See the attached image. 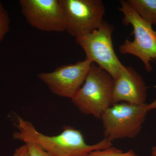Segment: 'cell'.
<instances>
[{
	"instance_id": "1",
	"label": "cell",
	"mask_w": 156,
	"mask_h": 156,
	"mask_svg": "<svg viewBox=\"0 0 156 156\" xmlns=\"http://www.w3.org/2000/svg\"><path fill=\"white\" fill-rule=\"evenodd\" d=\"M18 131L13 134L15 139L22 142L35 143L52 156H87L92 151L112 146L111 140L104 138L92 145L87 144L80 130L69 126L55 136H49L37 130L28 121L17 117Z\"/></svg>"
},
{
	"instance_id": "2",
	"label": "cell",
	"mask_w": 156,
	"mask_h": 156,
	"mask_svg": "<svg viewBox=\"0 0 156 156\" xmlns=\"http://www.w3.org/2000/svg\"><path fill=\"white\" fill-rule=\"evenodd\" d=\"M114 87L111 76L92 63L83 84L71 100L82 113L101 119L104 112L114 104Z\"/></svg>"
},
{
	"instance_id": "3",
	"label": "cell",
	"mask_w": 156,
	"mask_h": 156,
	"mask_svg": "<svg viewBox=\"0 0 156 156\" xmlns=\"http://www.w3.org/2000/svg\"><path fill=\"white\" fill-rule=\"evenodd\" d=\"M156 108L154 102L137 105L126 102L114 104L102 115L105 137L115 139L133 138L141 131L148 112Z\"/></svg>"
},
{
	"instance_id": "4",
	"label": "cell",
	"mask_w": 156,
	"mask_h": 156,
	"mask_svg": "<svg viewBox=\"0 0 156 156\" xmlns=\"http://www.w3.org/2000/svg\"><path fill=\"white\" fill-rule=\"evenodd\" d=\"M119 10L124 15L123 23L131 24L133 27L134 39L126 40L119 48L122 54H131L138 57L142 62L146 70L151 72L153 69L151 62L156 60V36L152 25L139 16L127 1H120Z\"/></svg>"
},
{
	"instance_id": "5",
	"label": "cell",
	"mask_w": 156,
	"mask_h": 156,
	"mask_svg": "<svg viewBox=\"0 0 156 156\" xmlns=\"http://www.w3.org/2000/svg\"><path fill=\"white\" fill-rule=\"evenodd\" d=\"M113 26L103 20L99 27L90 33L76 38V43L83 49L86 58L109 74L118 77L124 65L115 53L112 34Z\"/></svg>"
},
{
	"instance_id": "6",
	"label": "cell",
	"mask_w": 156,
	"mask_h": 156,
	"mask_svg": "<svg viewBox=\"0 0 156 156\" xmlns=\"http://www.w3.org/2000/svg\"><path fill=\"white\" fill-rule=\"evenodd\" d=\"M65 30L76 38L97 29L103 21L105 9L101 0H59Z\"/></svg>"
},
{
	"instance_id": "7",
	"label": "cell",
	"mask_w": 156,
	"mask_h": 156,
	"mask_svg": "<svg viewBox=\"0 0 156 156\" xmlns=\"http://www.w3.org/2000/svg\"><path fill=\"white\" fill-rule=\"evenodd\" d=\"M92 62L86 58L75 64L56 68L51 72L37 75L54 95L72 99L83 84Z\"/></svg>"
},
{
	"instance_id": "8",
	"label": "cell",
	"mask_w": 156,
	"mask_h": 156,
	"mask_svg": "<svg viewBox=\"0 0 156 156\" xmlns=\"http://www.w3.org/2000/svg\"><path fill=\"white\" fill-rule=\"evenodd\" d=\"M19 3L23 15L34 28L46 32L65 31L59 0H20Z\"/></svg>"
},
{
	"instance_id": "9",
	"label": "cell",
	"mask_w": 156,
	"mask_h": 156,
	"mask_svg": "<svg viewBox=\"0 0 156 156\" xmlns=\"http://www.w3.org/2000/svg\"><path fill=\"white\" fill-rule=\"evenodd\" d=\"M147 97V87L142 77L133 68L124 66L114 80V104L121 101L143 104Z\"/></svg>"
},
{
	"instance_id": "10",
	"label": "cell",
	"mask_w": 156,
	"mask_h": 156,
	"mask_svg": "<svg viewBox=\"0 0 156 156\" xmlns=\"http://www.w3.org/2000/svg\"><path fill=\"white\" fill-rule=\"evenodd\" d=\"M128 4L144 20L156 24V0H128Z\"/></svg>"
},
{
	"instance_id": "11",
	"label": "cell",
	"mask_w": 156,
	"mask_h": 156,
	"mask_svg": "<svg viewBox=\"0 0 156 156\" xmlns=\"http://www.w3.org/2000/svg\"><path fill=\"white\" fill-rule=\"evenodd\" d=\"M87 156H138L132 150L126 152L116 147H110L92 151Z\"/></svg>"
},
{
	"instance_id": "12",
	"label": "cell",
	"mask_w": 156,
	"mask_h": 156,
	"mask_svg": "<svg viewBox=\"0 0 156 156\" xmlns=\"http://www.w3.org/2000/svg\"><path fill=\"white\" fill-rule=\"evenodd\" d=\"M10 30V19L9 13L0 2V43Z\"/></svg>"
},
{
	"instance_id": "13",
	"label": "cell",
	"mask_w": 156,
	"mask_h": 156,
	"mask_svg": "<svg viewBox=\"0 0 156 156\" xmlns=\"http://www.w3.org/2000/svg\"><path fill=\"white\" fill-rule=\"evenodd\" d=\"M23 143L27 147L29 156H52L35 143L26 141Z\"/></svg>"
},
{
	"instance_id": "14",
	"label": "cell",
	"mask_w": 156,
	"mask_h": 156,
	"mask_svg": "<svg viewBox=\"0 0 156 156\" xmlns=\"http://www.w3.org/2000/svg\"><path fill=\"white\" fill-rule=\"evenodd\" d=\"M13 156H29L28 150L25 144H23L16 149Z\"/></svg>"
},
{
	"instance_id": "15",
	"label": "cell",
	"mask_w": 156,
	"mask_h": 156,
	"mask_svg": "<svg viewBox=\"0 0 156 156\" xmlns=\"http://www.w3.org/2000/svg\"><path fill=\"white\" fill-rule=\"evenodd\" d=\"M151 156H156V148H153L151 152Z\"/></svg>"
},
{
	"instance_id": "16",
	"label": "cell",
	"mask_w": 156,
	"mask_h": 156,
	"mask_svg": "<svg viewBox=\"0 0 156 156\" xmlns=\"http://www.w3.org/2000/svg\"><path fill=\"white\" fill-rule=\"evenodd\" d=\"M155 35L156 36V31H155Z\"/></svg>"
},
{
	"instance_id": "17",
	"label": "cell",
	"mask_w": 156,
	"mask_h": 156,
	"mask_svg": "<svg viewBox=\"0 0 156 156\" xmlns=\"http://www.w3.org/2000/svg\"><path fill=\"white\" fill-rule=\"evenodd\" d=\"M154 101V102H155V103L156 104V100Z\"/></svg>"
},
{
	"instance_id": "18",
	"label": "cell",
	"mask_w": 156,
	"mask_h": 156,
	"mask_svg": "<svg viewBox=\"0 0 156 156\" xmlns=\"http://www.w3.org/2000/svg\"><path fill=\"white\" fill-rule=\"evenodd\" d=\"M154 148H156V147H154Z\"/></svg>"
}]
</instances>
